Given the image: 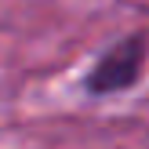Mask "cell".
<instances>
[{
    "label": "cell",
    "mask_w": 149,
    "mask_h": 149,
    "mask_svg": "<svg viewBox=\"0 0 149 149\" xmlns=\"http://www.w3.org/2000/svg\"><path fill=\"white\" fill-rule=\"evenodd\" d=\"M149 62V33H127L113 44L109 51H102L95 58V65L84 73V95L91 98H113L124 95L142 80Z\"/></svg>",
    "instance_id": "1"
}]
</instances>
